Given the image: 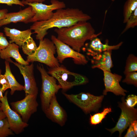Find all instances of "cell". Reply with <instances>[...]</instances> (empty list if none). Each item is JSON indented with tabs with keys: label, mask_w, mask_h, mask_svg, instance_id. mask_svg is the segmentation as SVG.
Masks as SVG:
<instances>
[{
	"label": "cell",
	"mask_w": 137,
	"mask_h": 137,
	"mask_svg": "<svg viewBox=\"0 0 137 137\" xmlns=\"http://www.w3.org/2000/svg\"><path fill=\"white\" fill-rule=\"evenodd\" d=\"M0 4H6L10 6L13 4L18 5L22 6H25L22 2L19 0H0Z\"/></svg>",
	"instance_id": "obj_31"
},
{
	"label": "cell",
	"mask_w": 137,
	"mask_h": 137,
	"mask_svg": "<svg viewBox=\"0 0 137 137\" xmlns=\"http://www.w3.org/2000/svg\"><path fill=\"white\" fill-rule=\"evenodd\" d=\"M51 39L56 47L57 54V58L59 63H62L64 60L67 58H72L74 63L77 65H84L88 63L83 55L74 50L70 46L57 39L55 36L52 35Z\"/></svg>",
	"instance_id": "obj_9"
},
{
	"label": "cell",
	"mask_w": 137,
	"mask_h": 137,
	"mask_svg": "<svg viewBox=\"0 0 137 137\" xmlns=\"http://www.w3.org/2000/svg\"><path fill=\"white\" fill-rule=\"evenodd\" d=\"M7 94L8 91H6L3 97L0 98V110L6 115L11 129L14 133L19 134L23 131L28 124L23 121L18 113L11 108L8 102Z\"/></svg>",
	"instance_id": "obj_8"
},
{
	"label": "cell",
	"mask_w": 137,
	"mask_h": 137,
	"mask_svg": "<svg viewBox=\"0 0 137 137\" xmlns=\"http://www.w3.org/2000/svg\"><path fill=\"white\" fill-rule=\"evenodd\" d=\"M5 72L4 75L8 81L11 90L10 94L12 95L16 91L24 90V87L20 84L16 80L11 71L9 62L7 60L5 61Z\"/></svg>",
	"instance_id": "obj_20"
},
{
	"label": "cell",
	"mask_w": 137,
	"mask_h": 137,
	"mask_svg": "<svg viewBox=\"0 0 137 137\" xmlns=\"http://www.w3.org/2000/svg\"><path fill=\"white\" fill-rule=\"evenodd\" d=\"M47 73L56 79L64 91L74 86L84 84L89 82L88 79L85 76L71 72L63 65L50 68Z\"/></svg>",
	"instance_id": "obj_4"
},
{
	"label": "cell",
	"mask_w": 137,
	"mask_h": 137,
	"mask_svg": "<svg viewBox=\"0 0 137 137\" xmlns=\"http://www.w3.org/2000/svg\"><path fill=\"white\" fill-rule=\"evenodd\" d=\"M44 113L46 117L53 122L61 126L65 125L67 114L58 103L56 95L53 97L48 108Z\"/></svg>",
	"instance_id": "obj_14"
},
{
	"label": "cell",
	"mask_w": 137,
	"mask_h": 137,
	"mask_svg": "<svg viewBox=\"0 0 137 137\" xmlns=\"http://www.w3.org/2000/svg\"><path fill=\"white\" fill-rule=\"evenodd\" d=\"M115 0H111L112 1V2H114L115 1Z\"/></svg>",
	"instance_id": "obj_37"
},
{
	"label": "cell",
	"mask_w": 137,
	"mask_h": 137,
	"mask_svg": "<svg viewBox=\"0 0 137 137\" xmlns=\"http://www.w3.org/2000/svg\"><path fill=\"white\" fill-rule=\"evenodd\" d=\"M130 125L133 128L135 132L137 135V121L135 120L132 121Z\"/></svg>",
	"instance_id": "obj_35"
},
{
	"label": "cell",
	"mask_w": 137,
	"mask_h": 137,
	"mask_svg": "<svg viewBox=\"0 0 137 137\" xmlns=\"http://www.w3.org/2000/svg\"><path fill=\"white\" fill-rule=\"evenodd\" d=\"M125 77L122 82L129 84H132L137 86V72H129L125 75Z\"/></svg>",
	"instance_id": "obj_28"
},
{
	"label": "cell",
	"mask_w": 137,
	"mask_h": 137,
	"mask_svg": "<svg viewBox=\"0 0 137 137\" xmlns=\"http://www.w3.org/2000/svg\"><path fill=\"white\" fill-rule=\"evenodd\" d=\"M137 8V0H127L123 9V22L125 23L128 19Z\"/></svg>",
	"instance_id": "obj_21"
},
{
	"label": "cell",
	"mask_w": 137,
	"mask_h": 137,
	"mask_svg": "<svg viewBox=\"0 0 137 137\" xmlns=\"http://www.w3.org/2000/svg\"><path fill=\"white\" fill-rule=\"evenodd\" d=\"M8 12L7 9H0V21L5 17Z\"/></svg>",
	"instance_id": "obj_33"
},
{
	"label": "cell",
	"mask_w": 137,
	"mask_h": 137,
	"mask_svg": "<svg viewBox=\"0 0 137 137\" xmlns=\"http://www.w3.org/2000/svg\"><path fill=\"white\" fill-rule=\"evenodd\" d=\"M54 31L57 39L79 52L87 41H91L102 34L101 32L96 33L91 24L87 21L79 22L69 27L56 28Z\"/></svg>",
	"instance_id": "obj_2"
},
{
	"label": "cell",
	"mask_w": 137,
	"mask_h": 137,
	"mask_svg": "<svg viewBox=\"0 0 137 137\" xmlns=\"http://www.w3.org/2000/svg\"><path fill=\"white\" fill-rule=\"evenodd\" d=\"M5 60L13 63L18 67L23 75L25 82L24 90L25 95H30L37 96L38 90L35 77L33 63L30 65H23L16 62H13L10 58Z\"/></svg>",
	"instance_id": "obj_12"
},
{
	"label": "cell",
	"mask_w": 137,
	"mask_h": 137,
	"mask_svg": "<svg viewBox=\"0 0 137 137\" xmlns=\"http://www.w3.org/2000/svg\"><path fill=\"white\" fill-rule=\"evenodd\" d=\"M125 100L128 106L130 107H134L137 103V96L134 95H129Z\"/></svg>",
	"instance_id": "obj_29"
},
{
	"label": "cell",
	"mask_w": 137,
	"mask_h": 137,
	"mask_svg": "<svg viewBox=\"0 0 137 137\" xmlns=\"http://www.w3.org/2000/svg\"><path fill=\"white\" fill-rule=\"evenodd\" d=\"M19 46L14 43H9L8 46L0 51V57L6 60L11 57L18 63L23 65L29 64V63L24 59L19 51Z\"/></svg>",
	"instance_id": "obj_19"
},
{
	"label": "cell",
	"mask_w": 137,
	"mask_h": 137,
	"mask_svg": "<svg viewBox=\"0 0 137 137\" xmlns=\"http://www.w3.org/2000/svg\"><path fill=\"white\" fill-rule=\"evenodd\" d=\"M9 43L4 33L0 32V51L7 47Z\"/></svg>",
	"instance_id": "obj_30"
},
{
	"label": "cell",
	"mask_w": 137,
	"mask_h": 137,
	"mask_svg": "<svg viewBox=\"0 0 137 137\" xmlns=\"http://www.w3.org/2000/svg\"><path fill=\"white\" fill-rule=\"evenodd\" d=\"M56 10L49 20L34 22L30 26V29L34 31L33 33L37 34V40H43L50 29L69 27L79 22L88 21L91 18L78 8H63Z\"/></svg>",
	"instance_id": "obj_1"
},
{
	"label": "cell",
	"mask_w": 137,
	"mask_h": 137,
	"mask_svg": "<svg viewBox=\"0 0 137 137\" xmlns=\"http://www.w3.org/2000/svg\"><path fill=\"white\" fill-rule=\"evenodd\" d=\"M4 31L5 35L10 39L9 43H14L20 47L32 34L31 30L30 29L21 31L5 27Z\"/></svg>",
	"instance_id": "obj_18"
},
{
	"label": "cell",
	"mask_w": 137,
	"mask_h": 137,
	"mask_svg": "<svg viewBox=\"0 0 137 137\" xmlns=\"http://www.w3.org/2000/svg\"><path fill=\"white\" fill-rule=\"evenodd\" d=\"M6 118V116L4 112L0 110V119Z\"/></svg>",
	"instance_id": "obj_36"
},
{
	"label": "cell",
	"mask_w": 137,
	"mask_h": 137,
	"mask_svg": "<svg viewBox=\"0 0 137 137\" xmlns=\"http://www.w3.org/2000/svg\"><path fill=\"white\" fill-rule=\"evenodd\" d=\"M112 50L104 52L92 57L91 59L93 69L98 68L103 71L111 72V68L113 67L111 55Z\"/></svg>",
	"instance_id": "obj_17"
},
{
	"label": "cell",
	"mask_w": 137,
	"mask_h": 137,
	"mask_svg": "<svg viewBox=\"0 0 137 137\" xmlns=\"http://www.w3.org/2000/svg\"><path fill=\"white\" fill-rule=\"evenodd\" d=\"M66 98L80 108L86 114L97 112L100 107L104 95L97 96L90 93L81 92L77 94L63 93Z\"/></svg>",
	"instance_id": "obj_6"
},
{
	"label": "cell",
	"mask_w": 137,
	"mask_h": 137,
	"mask_svg": "<svg viewBox=\"0 0 137 137\" xmlns=\"http://www.w3.org/2000/svg\"><path fill=\"white\" fill-rule=\"evenodd\" d=\"M56 52L55 45L51 40L45 38L39 40V44L35 52L28 56L26 60L28 62L37 61L53 68L60 66L58 59L54 55Z\"/></svg>",
	"instance_id": "obj_3"
},
{
	"label": "cell",
	"mask_w": 137,
	"mask_h": 137,
	"mask_svg": "<svg viewBox=\"0 0 137 137\" xmlns=\"http://www.w3.org/2000/svg\"><path fill=\"white\" fill-rule=\"evenodd\" d=\"M51 4L47 5L42 3H25L24 5H28L32 7L35 15L30 21V22L46 21L52 16L53 11L60 8H65L66 5L64 2L58 0H51Z\"/></svg>",
	"instance_id": "obj_7"
},
{
	"label": "cell",
	"mask_w": 137,
	"mask_h": 137,
	"mask_svg": "<svg viewBox=\"0 0 137 137\" xmlns=\"http://www.w3.org/2000/svg\"><path fill=\"white\" fill-rule=\"evenodd\" d=\"M1 102L0 100V106L1 105Z\"/></svg>",
	"instance_id": "obj_38"
},
{
	"label": "cell",
	"mask_w": 137,
	"mask_h": 137,
	"mask_svg": "<svg viewBox=\"0 0 137 137\" xmlns=\"http://www.w3.org/2000/svg\"><path fill=\"white\" fill-rule=\"evenodd\" d=\"M34 15L32 7L29 6L18 12L7 13L0 21V27L11 23L20 22L28 23H30Z\"/></svg>",
	"instance_id": "obj_15"
},
{
	"label": "cell",
	"mask_w": 137,
	"mask_h": 137,
	"mask_svg": "<svg viewBox=\"0 0 137 137\" xmlns=\"http://www.w3.org/2000/svg\"><path fill=\"white\" fill-rule=\"evenodd\" d=\"M123 43V42H121L116 45H109L108 40H106L104 44L99 38L97 37L91 40L89 44L85 45L86 48H84L85 49H83V50L86 52L87 55L93 57L106 51L117 49Z\"/></svg>",
	"instance_id": "obj_16"
},
{
	"label": "cell",
	"mask_w": 137,
	"mask_h": 137,
	"mask_svg": "<svg viewBox=\"0 0 137 137\" xmlns=\"http://www.w3.org/2000/svg\"><path fill=\"white\" fill-rule=\"evenodd\" d=\"M126 23L125 27L121 34L124 33L129 29L137 26V8L131 15Z\"/></svg>",
	"instance_id": "obj_26"
},
{
	"label": "cell",
	"mask_w": 137,
	"mask_h": 137,
	"mask_svg": "<svg viewBox=\"0 0 137 137\" xmlns=\"http://www.w3.org/2000/svg\"><path fill=\"white\" fill-rule=\"evenodd\" d=\"M37 67L41 75L42 84L40 97L42 109L45 113L48 108L53 97L61 87L57 83L56 79L48 74L42 65H37Z\"/></svg>",
	"instance_id": "obj_5"
},
{
	"label": "cell",
	"mask_w": 137,
	"mask_h": 137,
	"mask_svg": "<svg viewBox=\"0 0 137 137\" xmlns=\"http://www.w3.org/2000/svg\"><path fill=\"white\" fill-rule=\"evenodd\" d=\"M45 0H23L22 1V2L24 4V3H42Z\"/></svg>",
	"instance_id": "obj_34"
},
{
	"label": "cell",
	"mask_w": 137,
	"mask_h": 137,
	"mask_svg": "<svg viewBox=\"0 0 137 137\" xmlns=\"http://www.w3.org/2000/svg\"><path fill=\"white\" fill-rule=\"evenodd\" d=\"M112 111L110 108H104L103 111L101 113H97L92 115L90 114V124L92 125H96L101 123L107 114Z\"/></svg>",
	"instance_id": "obj_24"
},
{
	"label": "cell",
	"mask_w": 137,
	"mask_h": 137,
	"mask_svg": "<svg viewBox=\"0 0 137 137\" xmlns=\"http://www.w3.org/2000/svg\"><path fill=\"white\" fill-rule=\"evenodd\" d=\"M6 118L0 119V137H6L13 135Z\"/></svg>",
	"instance_id": "obj_25"
},
{
	"label": "cell",
	"mask_w": 137,
	"mask_h": 137,
	"mask_svg": "<svg viewBox=\"0 0 137 137\" xmlns=\"http://www.w3.org/2000/svg\"><path fill=\"white\" fill-rule=\"evenodd\" d=\"M103 80L105 89L102 93L103 95H106L108 92H111L116 95H121L125 96L127 90L123 89L120 85L119 82L121 81L122 76L111 72L103 71Z\"/></svg>",
	"instance_id": "obj_13"
},
{
	"label": "cell",
	"mask_w": 137,
	"mask_h": 137,
	"mask_svg": "<svg viewBox=\"0 0 137 137\" xmlns=\"http://www.w3.org/2000/svg\"><path fill=\"white\" fill-rule=\"evenodd\" d=\"M37 97L28 95L21 100L10 103L12 109L18 113L26 123H27L31 115L37 111L38 104Z\"/></svg>",
	"instance_id": "obj_11"
},
{
	"label": "cell",
	"mask_w": 137,
	"mask_h": 137,
	"mask_svg": "<svg viewBox=\"0 0 137 137\" xmlns=\"http://www.w3.org/2000/svg\"><path fill=\"white\" fill-rule=\"evenodd\" d=\"M121 101V102L118 103L121 113L115 126L112 129H106L111 134L116 131H118L119 137H121L122 133L132 121L137 119V109L128 106L125 101L124 96L122 97Z\"/></svg>",
	"instance_id": "obj_10"
},
{
	"label": "cell",
	"mask_w": 137,
	"mask_h": 137,
	"mask_svg": "<svg viewBox=\"0 0 137 137\" xmlns=\"http://www.w3.org/2000/svg\"><path fill=\"white\" fill-rule=\"evenodd\" d=\"M137 71V57L133 54H130L127 59L124 73L125 75L129 72Z\"/></svg>",
	"instance_id": "obj_23"
},
{
	"label": "cell",
	"mask_w": 137,
	"mask_h": 137,
	"mask_svg": "<svg viewBox=\"0 0 137 137\" xmlns=\"http://www.w3.org/2000/svg\"><path fill=\"white\" fill-rule=\"evenodd\" d=\"M2 71L0 69V98L3 96V94L7 89H10L8 80L4 74H1Z\"/></svg>",
	"instance_id": "obj_27"
},
{
	"label": "cell",
	"mask_w": 137,
	"mask_h": 137,
	"mask_svg": "<svg viewBox=\"0 0 137 137\" xmlns=\"http://www.w3.org/2000/svg\"><path fill=\"white\" fill-rule=\"evenodd\" d=\"M21 47L24 53L27 56L34 53L37 48L35 42L31 37L23 44Z\"/></svg>",
	"instance_id": "obj_22"
},
{
	"label": "cell",
	"mask_w": 137,
	"mask_h": 137,
	"mask_svg": "<svg viewBox=\"0 0 137 137\" xmlns=\"http://www.w3.org/2000/svg\"><path fill=\"white\" fill-rule=\"evenodd\" d=\"M137 135L135 134L133 128L130 125L124 137H136Z\"/></svg>",
	"instance_id": "obj_32"
}]
</instances>
